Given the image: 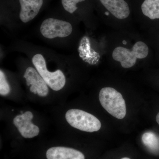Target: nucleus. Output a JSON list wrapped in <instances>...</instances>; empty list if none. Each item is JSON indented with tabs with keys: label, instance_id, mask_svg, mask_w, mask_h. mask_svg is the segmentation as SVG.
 Wrapping results in <instances>:
<instances>
[{
	"label": "nucleus",
	"instance_id": "obj_1",
	"mask_svg": "<svg viewBox=\"0 0 159 159\" xmlns=\"http://www.w3.org/2000/svg\"><path fill=\"white\" fill-rule=\"evenodd\" d=\"M100 104L108 113L117 119H124L126 116V104L122 94L116 89L103 88L99 92Z\"/></svg>",
	"mask_w": 159,
	"mask_h": 159
},
{
	"label": "nucleus",
	"instance_id": "obj_2",
	"mask_svg": "<svg viewBox=\"0 0 159 159\" xmlns=\"http://www.w3.org/2000/svg\"><path fill=\"white\" fill-rule=\"evenodd\" d=\"M131 49L120 46L116 47L112 54L113 59L120 62L124 68H130L136 64L137 60L147 57L149 52L148 46L142 41L137 42Z\"/></svg>",
	"mask_w": 159,
	"mask_h": 159
},
{
	"label": "nucleus",
	"instance_id": "obj_3",
	"mask_svg": "<svg viewBox=\"0 0 159 159\" xmlns=\"http://www.w3.org/2000/svg\"><path fill=\"white\" fill-rule=\"evenodd\" d=\"M65 118L72 127L83 131L94 132L101 127V122L97 117L81 110H69L66 112Z\"/></svg>",
	"mask_w": 159,
	"mask_h": 159
},
{
	"label": "nucleus",
	"instance_id": "obj_4",
	"mask_svg": "<svg viewBox=\"0 0 159 159\" xmlns=\"http://www.w3.org/2000/svg\"><path fill=\"white\" fill-rule=\"evenodd\" d=\"M32 62L50 88L55 91H60L63 88L66 84V78L62 71L59 70L54 72L48 70L45 60L41 54H35L32 57Z\"/></svg>",
	"mask_w": 159,
	"mask_h": 159
},
{
	"label": "nucleus",
	"instance_id": "obj_5",
	"mask_svg": "<svg viewBox=\"0 0 159 159\" xmlns=\"http://www.w3.org/2000/svg\"><path fill=\"white\" fill-rule=\"evenodd\" d=\"M44 37L49 39L56 37L65 38L69 36L73 31L70 23L66 21L48 18L44 20L40 28Z\"/></svg>",
	"mask_w": 159,
	"mask_h": 159
},
{
	"label": "nucleus",
	"instance_id": "obj_6",
	"mask_svg": "<svg viewBox=\"0 0 159 159\" xmlns=\"http://www.w3.org/2000/svg\"><path fill=\"white\" fill-rule=\"evenodd\" d=\"M104 15L124 20L131 14L130 6L126 0H93Z\"/></svg>",
	"mask_w": 159,
	"mask_h": 159
},
{
	"label": "nucleus",
	"instance_id": "obj_7",
	"mask_svg": "<svg viewBox=\"0 0 159 159\" xmlns=\"http://www.w3.org/2000/svg\"><path fill=\"white\" fill-rule=\"evenodd\" d=\"M26 79L27 85L30 87L31 93L37 94L40 97H46L49 93L48 84L41 77L37 70L34 68L29 67L26 69L24 75Z\"/></svg>",
	"mask_w": 159,
	"mask_h": 159
},
{
	"label": "nucleus",
	"instance_id": "obj_8",
	"mask_svg": "<svg viewBox=\"0 0 159 159\" xmlns=\"http://www.w3.org/2000/svg\"><path fill=\"white\" fill-rule=\"evenodd\" d=\"M19 17L22 22L27 23L37 16L44 4L45 0H17Z\"/></svg>",
	"mask_w": 159,
	"mask_h": 159
},
{
	"label": "nucleus",
	"instance_id": "obj_9",
	"mask_svg": "<svg viewBox=\"0 0 159 159\" xmlns=\"http://www.w3.org/2000/svg\"><path fill=\"white\" fill-rule=\"evenodd\" d=\"M47 159H85L79 151L68 147L56 146L49 148L46 152Z\"/></svg>",
	"mask_w": 159,
	"mask_h": 159
},
{
	"label": "nucleus",
	"instance_id": "obj_10",
	"mask_svg": "<svg viewBox=\"0 0 159 159\" xmlns=\"http://www.w3.org/2000/svg\"><path fill=\"white\" fill-rule=\"evenodd\" d=\"M78 51L80 57L89 64H96L100 60L99 53L91 48L89 39L87 36H84L80 40Z\"/></svg>",
	"mask_w": 159,
	"mask_h": 159
},
{
	"label": "nucleus",
	"instance_id": "obj_11",
	"mask_svg": "<svg viewBox=\"0 0 159 159\" xmlns=\"http://www.w3.org/2000/svg\"><path fill=\"white\" fill-rule=\"evenodd\" d=\"M139 11L151 20L159 19V0H139Z\"/></svg>",
	"mask_w": 159,
	"mask_h": 159
},
{
	"label": "nucleus",
	"instance_id": "obj_12",
	"mask_svg": "<svg viewBox=\"0 0 159 159\" xmlns=\"http://www.w3.org/2000/svg\"><path fill=\"white\" fill-rule=\"evenodd\" d=\"M89 0H61V5L64 9L66 12L71 14H74L78 11H81L80 9H88L85 7H90L85 6H89L90 3H89Z\"/></svg>",
	"mask_w": 159,
	"mask_h": 159
},
{
	"label": "nucleus",
	"instance_id": "obj_13",
	"mask_svg": "<svg viewBox=\"0 0 159 159\" xmlns=\"http://www.w3.org/2000/svg\"><path fill=\"white\" fill-rule=\"evenodd\" d=\"M143 144L152 151H156L159 149V138L155 134L148 132L143 134L142 136Z\"/></svg>",
	"mask_w": 159,
	"mask_h": 159
},
{
	"label": "nucleus",
	"instance_id": "obj_14",
	"mask_svg": "<svg viewBox=\"0 0 159 159\" xmlns=\"http://www.w3.org/2000/svg\"><path fill=\"white\" fill-rule=\"evenodd\" d=\"M10 92L9 84L6 80L5 74L2 70L0 71V94L1 96H6Z\"/></svg>",
	"mask_w": 159,
	"mask_h": 159
},
{
	"label": "nucleus",
	"instance_id": "obj_15",
	"mask_svg": "<svg viewBox=\"0 0 159 159\" xmlns=\"http://www.w3.org/2000/svg\"><path fill=\"white\" fill-rule=\"evenodd\" d=\"M28 116H29V119H31V120H32V119H33V117H34L33 116V114H32V112H31V111H29Z\"/></svg>",
	"mask_w": 159,
	"mask_h": 159
},
{
	"label": "nucleus",
	"instance_id": "obj_16",
	"mask_svg": "<svg viewBox=\"0 0 159 159\" xmlns=\"http://www.w3.org/2000/svg\"><path fill=\"white\" fill-rule=\"evenodd\" d=\"M156 119L157 122L158 124L159 125V112L157 115Z\"/></svg>",
	"mask_w": 159,
	"mask_h": 159
},
{
	"label": "nucleus",
	"instance_id": "obj_17",
	"mask_svg": "<svg viewBox=\"0 0 159 159\" xmlns=\"http://www.w3.org/2000/svg\"><path fill=\"white\" fill-rule=\"evenodd\" d=\"M130 159V158H129L128 157H123L122 158V159Z\"/></svg>",
	"mask_w": 159,
	"mask_h": 159
},
{
	"label": "nucleus",
	"instance_id": "obj_18",
	"mask_svg": "<svg viewBox=\"0 0 159 159\" xmlns=\"http://www.w3.org/2000/svg\"><path fill=\"white\" fill-rule=\"evenodd\" d=\"M20 113H21V114H23V113H23V111H21Z\"/></svg>",
	"mask_w": 159,
	"mask_h": 159
}]
</instances>
